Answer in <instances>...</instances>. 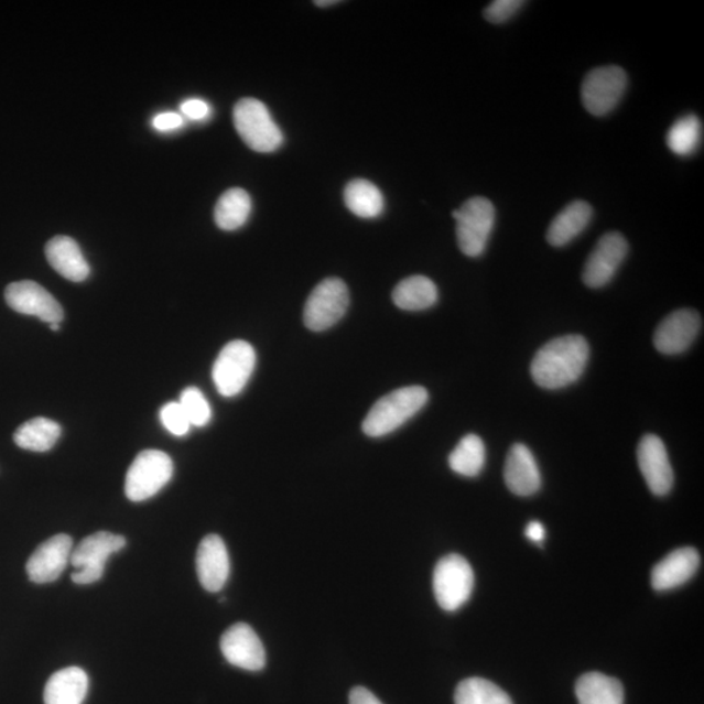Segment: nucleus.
Here are the masks:
<instances>
[{
    "instance_id": "bb28decb",
    "label": "nucleus",
    "mask_w": 704,
    "mask_h": 704,
    "mask_svg": "<svg viewBox=\"0 0 704 704\" xmlns=\"http://www.w3.org/2000/svg\"><path fill=\"white\" fill-rule=\"evenodd\" d=\"M344 197L348 210L360 218H376L383 210L381 191L371 182L355 180L348 183Z\"/></svg>"
},
{
    "instance_id": "423d86ee",
    "label": "nucleus",
    "mask_w": 704,
    "mask_h": 704,
    "mask_svg": "<svg viewBox=\"0 0 704 704\" xmlns=\"http://www.w3.org/2000/svg\"><path fill=\"white\" fill-rule=\"evenodd\" d=\"M126 544L124 537L109 531H98L83 539L71 553L69 563L76 568L71 578L76 585H91L101 580L111 554L122 551Z\"/></svg>"
},
{
    "instance_id": "2f4dec72",
    "label": "nucleus",
    "mask_w": 704,
    "mask_h": 704,
    "mask_svg": "<svg viewBox=\"0 0 704 704\" xmlns=\"http://www.w3.org/2000/svg\"><path fill=\"white\" fill-rule=\"evenodd\" d=\"M160 418L163 426L174 436L187 435L191 423L180 402H169L161 409Z\"/></svg>"
},
{
    "instance_id": "7ed1b4c3",
    "label": "nucleus",
    "mask_w": 704,
    "mask_h": 704,
    "mask_svg": "<svg viewBox=\"0 0 704 704\" xmlns=\"http://www.w3.org/2000/svg\"><path fill=\"white\" fill-rule=\"evenodd\" d=\"M234 126L239 137L254 152L272 153L283 144L280 127L264 104L256 98H243L235 105Z\"/></svg>"
},
{
    "instance_id": "6ab92c4d",
    "label": "nucleus",
    "mask_w": 704,
    "mask_h": 704,
    "mask_svg": "<svg viewBox=\"0 0 704 704\" xmlns=\"http://www.w3.org/2000/svg\"><path fill=\"white\" fill-rule=\"evenodd\" d=\"M503 474L510 492L517 496H531L542 486L537 461L529 447L523 444L511 447Z\"/></svg>"
},
{
    "instance_id": "c756f323",
    "label": "nucleus",
    "mask_w": 704,
    "mask_h": 704,
    "mask_svg": "<svg viewBox=\"0 0 704 704\" xmlns=\"http://www.w3.org/2000/svg\"><path fill=\"white\" fill-rule=\"evenodd\" d=\"M702 140V123L693 113L675 120L667 133V145L674 154L689 156L696 152Z\"/></svg>"
},
{
    "instance_id": "4be33fe9",
    "label": "nucleus",
    "mask_w": 704,
    "mask_h": 704,
    "mask_svg": "<svg viewBox=\"0 0 704 704\" xmlns=\"http://www.w3.org/2000/svg\"><path fill=\"white\" fill-rule=\"evenodd\" d=\"M89 679L82 668L68 667L47 681L45 704H83L88 694Z\"/></svg>"
},
{
    "instance_id": "4468645a",
    "label": "nucleus",
    "mask_w": 704,
    "mask_h": 704,
    "mask_svg": "<svg viewBox=\"0 0 704 704\" xmlns=\"http://www.w3.org/2000/svg\"><path fill=\"white\" fill-rule=\"evenodd\" d=\"M73 538L59 533L42 543L28 560V577L39 585L58 580L73 553Z\"/></svg>"
},
{
    "instance_id": "ddd939ff",
    "label": "nucleus",
    "mask_w": 704,
    "mask_h": 704,
    "mask_svg": "<svg viewBox=\"0 0 704 704\" xmlns=\"http://www.w3.org/2000/svg\"><path fill=\"white\" fill-rule=\"evenodd\" d=\"M220 651L234 667L246 671H261L267 663L264 646L250 625L239 622L231 626L220 638Z\"/></svg>"
},
{
    "instance_id": "c85d7f7f",
    "label": "nucleus",
    "mask_w": 704,
    "mask_h": 704,
    "mask_svg": "<svg viewBox=\"0 0 704 704\" xmlns=\"http://www.w3.org/2000/svg\"><path fill=\"white\" fill-rule=\"evenodd\" d=\"M455 704H513L503 690L485 679L462 681L454 695Z\"/></svg>"
},
{
    "instance_id": "393cba45",
    "label": "nucleus",
    "mask_w": 704,
    "mask_h": 704,
    "mask_svg": "<svg viewBox=\"0 0 704 704\" xmlns=\"http://www.w3.org/2000/svg\"><path fill=\"white\" fill-rule=\"evenodd\" d=\"M251 209L252 202L247 191L241 188L226 191L216 205V224L220 230H238L247 223Z\"/></svg>"
},
{
    "instance_id": "20e7f679",
    "label": "nucleus",
    "mask_w": 704,
    "mask_h": 704,
    "mask_svg": "<svg viewBox=\"0 0 704 704\" xmlns=\"http://www.w3.org/2000/svg\"><path fill=\"white\" fill-rule=\"evenodd\" d=\"M457 220V240L461 251L468 258H479L486 251L492 234L496 209L486 197L469 198L458 210L453 212Z\"/></svg>"
},
{
    "instance_id": "f704fd0d",
    "label": "nucleus",
    "mask_w": 704,
    "mask_h": 704,
    "mask_svg": "<svg viewBox=\"0 0 704 704\" xmlns=\"http://www.w3.org/2000/svg\"><path fill=\"white\" fill-rule=\"evenodd\" d=\"M182 124L183 118L176 112H163L153 119V127L159 131L176 130Z\"/></svg>"
},
{
    "instance_id": "a211bd4d",
    "label": "nucleus",
    "mask_w": 704,
    "mask_h": 704,
    "mask_svg": "<svg viewBox=\"0 0 704 704\" xmlns=\"http://www.w3.org/2000/svg\"><path fill=\"white\" fill-rule=\"evenodd\" d=\"M700 567V554L694 548H680L668 554L653 567L651 585L657 592H667L684 585Z\"/></svg>"
},
{
    "instance_id": "c9c22d12",
    "label": "nucleus",
    "mask_w": 704,
    "mask_h": 704,
    "mask_svg": "<svg viewBox=\"0 0 704 704\" xmlns=\"http://www.w3.org/2000/svg\"><path fill=\"white\" fill-rule=\"evenodd\" d=\"M350 704H383L377 696L366 687H355L350 693Z\"/></svg>"
},
{
    "instance_id": "aec40b11",
    "label": "nucleus",
    "mask_w": 704,
    "mask_h": 704,
    "mask_svg": "<svg viewBox=\"0 0 704 704\" xmlns=\"http://www.w3.org/2000/svg\"><path fill=\"white\" fill-rule=\"evenodd\" d=\"M50 266L64 279L73 282H83L88 279L90 268L80 247L73 238L55 237L48 241L45 248Z\"/></svg>"
},
{
    "instance_id": "f3484780",
    "label": "nucleus",
    "mask_w": 704,
    "mask_h": 704,
    "mask_svg": "<svg viewBox=\"0 0 704 704\" xmlns=\"http://www.w3.org/2000/svg\"><path fill=\"white\" fill-rule=\"evenodd\" d=\"M197 577L209 593H218L230 575L229 552L223 539L208 535L198 545L196 556Z\"/></svg>"
},
{
    "instance_id": "7c9ffc66",
    "label": "nucleus",
    "mask_w": 704,
    "mask_h": 704,
    "mask_svg": "<svg viewBox=\"0 0 704 704\" xmlns=\"http://www.w3.org/2000/svg\"><path fill=\"white\" fill-rule=\"evenodd\" d=\"M180 403L184 412H186L191 425L204 426L210 422L212 410L209 402L206 401L201 389L195 387L184 389Z\"/></svg>"
},
{
    "instance_id": "473e14b6",
    "label": "nucleus",
    "mask_w": 704,
    "mask_h": 704,
    "mask_svg": "<svg viewBox=\"0 0 704 704\" xmlns=\"http://www.w3.org/2000/svg\"><path fill=\"white\" fill-rule=\"evenodd\" d=\"M523 6L521 0H496L485 10V18L492 24L507 23Z\"/></svg>"
},
{
    "instance_id": "b1692460",
    "label": "nucleus",
    "mask_w": 704,
    "mask_h": 704,
    "mask_svg": "<svg viewBox=\"0 0 704 704\" xmlns=\"http://www.w3.org/2000/svg\"><path fill=\"white\" fill-rule=\"evenodd\" d=\"M438 299L436 284L424 275H412L397 284L393 302L404 311H423L435 305Z\"/></svg>"
},
{
    "instance_id": "0eeeda50",
    "label": "nucleus",
    "mask_w": 704,
    "mask_h": 704,
    "mask_svg": "<svg viewBox=\"0 0 704 704\" xmlns=\"http://www.w3.org/2000/svg\"><path fill=\"white\" fill-rule=\"evenodd\" d=\"M475 577L472 565L459 554L441 559L433 573V592L438 606L447 611L459 609L473 594Z\"/></svg>"
},
{
    "instance_id": "e433bc0d",
    "label": "nucleus",
    "mask_w": 704,
    "mask_h": 704,
    "mask_svg": "<svg viewBox=\"0 0 704 704\" xmlns=\"http://www.w3.org/2000/svg\"><path fill=\"white\" fill-rule=\"evenodd\" d=\"M524 535L532 543L542 544L545 539V529L539 521H532L526 526Z\"/></svg>"
},
{
    "instance_id": "f257e3e1",
    "label": "nucleus",
    "mask_w": 704,
    "mask_h": 704,
    "mask_svg": "<svg viewBox=\"0 0 704 704\" xmlns=\"http://www.w3.org/2000/svg\"><path fill=\"white\" fill-rule=\"evenodd\" d=\"M589 355L587 340L565 336L550 340L532 360L531 375L539 387L561 389L577 381L585 371Z\"/></svg>"
},
{
    "instance_id": "f8f14e48",
    "label": "nucleus",
    "mask_w": 704,
    "mask_h": 704,
    "mask_svg": "<svg viewBox=\"0 0 704 704\" xmlns=\"http://www.w3.org/2000/svg\"><path fill=\"white\" fill-rule=\"evenodd\" d=\"M6 302L13 311L35 316L41 322L59 323L64 317L62 305L37 282L20 281L6 289Z\"/></svg>"
},
{
    "instance_id": "39448f33",
    "label": "nucleus",
    "mask_w": 704,
    "mask_h": 704,
    "mask_svg": "<svg viewBox=\"0 0 704 704\" xmlns=\"http://www.w3.org/2000/svg\"><path fill=\"white\" fill-rule=\"evenodd\" d=\"M174 464L166 453L161 451L141 452L132 462L126 476V496L128 500L140 502L151 499L172 480Z\"/></svg>"
},
{
    "instance_id": "a878e982",
    "label": "nucleus",
    "mask_w": 704,
    "mask_h": 704,
    "mask_svg": "<svg viewBox=\"0 0 704 704\" xmlns=\"http://www.w3.org/2000/svg\"><path fill=\"white\" fill-rule=\"evenodd\" d=\"M61 425L47 418H35L19 426L13 440L21 450L44 453L61 437Z\"/></svg>"
},
{
    "instance_id": "cd10ccee",
    "label": "nucleus",
    "mask_w": 704,
    "mask_h": 704,
    "mask_svg": "<svg viewBox=\"0 0 704 704\" xmlns=\"http://www.w3.org/2000/svg\"><path fill=\"white\" fill-rule=\"evenodd\" d=\"M486 464V446L476 435L462 438L450 455V466L454 473L467 478L479 475Z\"/></svg>"
},
{
    "instance_id": "5701e85b",
    "label": "nucleus",
    "mask_w": 704,
    "mask_h": 704,
    "mask_svg": "<svg viewBox=\"0 0 704 704\" xmlns=\"http://www.w3.org/2000/svg\"><path fill=\"white\" fill-rule=\"evenodd\" d=\"M575 694L580 704H624L625 701L621 682L599 672L581 675Z\"/></svg>"
},
{
    "instance_id": "9b49d317",
    "label": "nucleus",
    "mask_w": 704,
    "mask_h": 704,
    "mask_svg": "<svg viewBox=\"0 0 704 704\" xmlns=\"http://www.w3.org/2000/svg\"><path fill=\"white\" fill-rule=\"evenodd\" d=\"M628 241L620 232H609L603 235L589 254L583 269L582 280L592 289L606 286L621 267L626 254H628Z\"/></svg>"
},
{
    "instance_id": "1a4fd4ad",
    "label": "nucleus",
    "mask_w": 704,
    "mask_h": 704,
    "mask_svg": "<svg viewBox=\"0 0 704 704\" xmlns=\"http://www.w3.org/2000/svg\"><path fill=\"white\" fill-rule=\"evenodd\" d=\"M350 295L343 280L332 277L318 283L304 307V324L310 331L324 332L345 316Z\"/></svg>"
},
{
    "instance_id": "dca6fc26",
    "label": "nucleus",
    "mask_w": 704,
    "mask_h": 704,
    "mask_svg": "<svg viewBox=\"0 0 704 704\" xmlns=\"http://www.w3.org/2000/svg\"><path fill=\"white\" fill-rule=\"evenodd\" d=\"M701 325V317L695 311H675L658 326L656 336H653V345L661 354L684 353L698 336Z\"/></svg>"
},
{
    "instance_id": "9d476101",
    "label": "nucleus",
    "mask_w": 704,
    "mask_h": 704,
    "mask_svg": "<svg viewBox=\"0 0 704 704\" xmlns=\"http://www.w3.org/2000/svg\"><path fill=\"white\" fill-rule=\"evenodd\" d=\"M626 87H628V75L621 67L595 68L583 80L582 104L595 117L607 116L620 104Z\"/></svg>"
},
{
    "instance_id": "4c0bfd02",
    "label": "nucleus",
    "mask_w": 704,
    "mask_h": 704,
    "mask_svg": "<svg viewBox=\"0 0 704 704\" xmlns=\"http://www.w3.org/2000/svg\"><path fill=\"white\" fill-rule=\"evenodd\" d=\"M336 3H338V2H334V0H328V2H324V0H323V2H315V4L318 6V7H326V6H331V4L333 6V4H336Z\"/></svg>"
},
{
    "instance_id": "72a5a7b5",
    "label": "nucleus",
    "mask_w": 704,
    "mask_h": 704,
    "mask_svg": "<svg viewBox=\"0 0 704 704\" xmlns=\"http://www.w3.org/2000/svg\"><path fill=\"white\" fill-rule=\"evenodd\" d=\"M181 110L189 119L202 120L209 116V105L202 99H187L186 102H183L181 106Z\"/></svg>"
},
{
    "instance_id": "2eb2a0df",
    "label": "nucleus",
    "mask_w": 704,
    "mask_h": 704,
    "mask_svg": "<svg viewBox=\"0 0 704 704\" xmlns=\"http://www.w3.org/2000/svg\"><path fill=\"white\" fill-rule=\"evenodd\" d=\"M638 464L653 495L670 492L674 476L663 441L656 435H646L638 446Z\"/></svg>"
},
{
    "instance_id": "58836bf2",
    "label": "nucleus",
    "mask_w": 704,
    "mask_h": 704,
    "mask_svg": "<svg viewBox=\"0 0 704 704\" xmlns=\"http://www.w3.org/2000/svg\"><path fill=\"white\" fill-rule=\"evenodd\" d=\"M50 329H52L53 332H58L61 329V324L59 323L50 324Z\"/></svg>"
},
{
    "instance_id": "f03ea898",
    "label": "nucleus",
    "mask_w": 704,
    "mask_h": 704,
    "mask_svg": "<svg viewBox=\"0 0 704 704\" xmlns=\"http://www.w3.org/2000/svg\"><path fill=\"white\" fill-rule=\"evenodd\" d=\"M429 402V391L422 387H408L391 391L377 401L362 422L369 437H382L400 429Z\"/></svg>"
},
{
    "instance_id": "412c9836",
    "label": "nucleus",
    "mask_w": 704,
    "mask_h": 704,
    "mask_svg": "<svg viewBox=\"0 0 704 704\" xmlns=\"http://www.w3.org/2000/svg\"><path fill=\"white\" fill-rule=\"evenodd\" d=\"M593 219V208L586 202H573L559 213L546 231V240L553 247H564L586 230Z\"/></svg>"
},
{
    "instance_id": "6e6552de",
    "label": "nucleus",
    "mask_w": 704,
    "mask_h": 704,
    "mask_svg": "<svg viewBox=\"0 0 704 704\" xmlns=\"http://www.w3.org/2000/svg\"><path fill=\"white\" fill-rule=\"evenodd\" d=\"M254 366L256 353L250 344L241 339L227 344L213 366L212 376L218 393L224 397L238 396L250 381Z\"/></svg>"
}]
</instances>
